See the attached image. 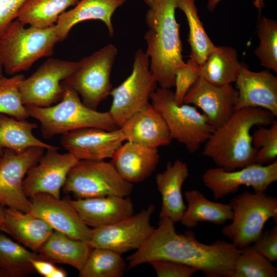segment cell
<instances>
[{"label": "cell", "mask_w": 277, "mask_h": 277, "mask_svg": "<svg viewBox=\"0 0 277 277\" xmlns=\"http://www.w3.org/2000/svg\"><path fill=\"white\" fill-rule=\"evenodd\" d=\"M174 224L169 218H160L157 227L127 258V269L165 260L193 267L207 277H232L241 249L224 240H217L211 245L203 244L196 240L193 231L177 232Z\"/></svg>", "instance_id": "1"}, {"label": "cell", "mask_w": 277, "mask_h": 277, "mask_svg": "<svg viewBox=\"0 0 277 277\" xmlns=\"http://www.w3.org/2000/svg\"><path fill=\"white\" fill-rule=\"evenodd\" d=\"M149 8L144 35L150 69L160 87H174L175 72L185 64L182 56L180 26L175 17L176 0H144Z\"/></svg>", "instance_id": "2"}, {"label": "cell", "mask_w": 277, "mask_h": 277, "mask_svg": "<svg viewBox=\"0 0 277 277\" xmlns=\"http://www.w3.org/2000/svg\"><path fill=\"white\" fill-rule=\"evenodd\" d=\"M274 118L270 112L260 108L235 110L205 142L203 155L227 171L255 163L257 150L252 144L251 129L270 126Z\"/></svg>", "instance_id": "3"}, {"label": "cell", "mask_w": 277, "mask_h": 277, "mask_svg": "<svg viewBox=\"0 0 277 277\" xmlns=\"http://www.w3.org/2000/svg\"><path fill=\"white\" fill-rule=\"evenodd\" d=\"M65 88L62 100L47 107L26 105L29 116L41 124L42 135L46 139L84 128L106 130L119 128L109 112H100L86 106L78 94L69 86Z\"/></svg>", "instance_id": "4"}, {"label": "cell", "mask_w": 277, "mask_h": 277, "mask_svg": "<svg viewBox=\"0 0 277 277\" xmlns=\"http://www.w3.org/2000/svg\"><path fill=\"white\" fill-rule=\"evenodd\" d=\"M25 26L16 19L0 36V61L10 75L27 70L38 60L51 55L60 42L55 24L46 28Z\"/></svg>", "instance_id": "5"}, {"label": "cell", "mask_w": 277, "mask_h": 277, "mask_svg": "<svg viewBox=\"0 0 277 277\" xmlns=\"http://www.w3.org/2000/svg\"><path fill=\"white\" fill-rule=\"evenodd\" d=\"M151 104L163 117L172 139L195 153L215 130L207 117L191 105L176 104L174 92L160 87L152 94Z\"/></svg>", "instance_id": "6"}, {"label": "cell", "mask_w": 277, "mask_h": 277, "mask_svg": "<svg viewBox=\"0 0 277 277\" xmlns=\"http://www.w3.org/2000/svg\"><path fill=\"white\" fill-rule=\"evenodd\" d=\"M233 211L232 222L222 229L223 235L238 248L253 244L262 235L266 222L273 219L276 224L277 198L263 193L247 190L230 201Z\"/></svg>", "instance_id": "7"}, {"label": "cell", "mask_w": 277, "mask_h": 277, "mask_svg": "<svg viewBox=\"0 0 277 277\" xmlns=\"http://www.w3.org/2000/svg\"><path fill=\"white\" fill-rule=\"evenodd\" d=\"M76 199L108 195L127 197L133 185L124 180L110 162L78 160L69 171L62 188Z\"/></svg>", "instance_id": "8"}, {"label": "cell", "mask_w": 277, "mask_h": 277, "mask_svg": "<svg viewBox=\"0 0 277 277\" xmlns=\"http://www.w3.org/2000/svg\"><path fill=\"white\" fill-rule=\"evenodd\" d=\"M117 54L109 44L78 62L75 71L62 84L75 90L88 107L96 110L112 90L110 75Z\"/></svg>", "instance_id": "9"}, {"label": "cell", "mask_w": 277, "mask_h": 277, "mask_svg": "<svg viewBox=\"0 0 277 277\" xmlns=\"http://www.w3.org/2000/svg\"><path fill=\"white\" fill-rule=\"evenodd\" d=\"M157 85L150 69L148 56L142 49L137 50L131 73L110 93L112 101L108 112L118 128L149 103Z\"/></svg>", "instance_id": "10"}, {"label": "cell", "mask_w": 277, "mask_h": 277, "mask_svg": "<svg viewBox=\"0 0 277 277\" xmlns=\"http://www.w3.org/2000/svg\"><path fill=\"white\" fill-rule=\"evenodd\" d=\"M78 62L49 58L22 81L19 91L23 104L39 107L55 105L63 98V82L77 69Z\"/></svg>", "instance_id": "11"}, {"label": "cell", "mask_w": 277, "mask_h": 277, "mask_svg": "<svg viewBox=\"0 0 277 277\" xmlns=\"http://www.w3.org/2000/svg\"><path fill=\"white\" fill-rule=\"evenodd\" d=\"M44 149L32 147L17 153L6 149L0 155V203L5 207L34 215L32 204L24 191L23 181L28 170L43 156Z\"/></svg>", "instance_id": "12"}, {"label": "cell", "mask_w": 277, "mask_h": 277, "mask_svg": "<svg viewBox=\"0 0 277 277\" xmlns=\"http://www.w3.org/2000/svg\"><path fill=\"white\" fill-rule=\"evenodd\" d=\"M155 210L149 205L131 217L115 224L92 229L89 244L93 248H106L121 254L139 248L151 235V224Z\"/></svg>", "instance_id": "13"}, {"label": "cell", "mask_w": 277, "mask_h": 277, "mask_svg": "<svg viewBox=\"0 0 277 277\" xmlns=\"http://www.w3.org/2000/svg\"><path fill=\"white\" fill-rule=\"evenodd\" d=\"M202 181L215 200L236 193L241 186L263 193L277 181V161L266 165L254 163L234 171L219 167L209 168L203 174Z\"/></svg>", "instance_id": "14"}, {"label": "cell", "mask_w": 277, "mask_h": 277, "mask_svg": "<svg viewBox=\"0 0 277 277\" xmlns=\"http://www.w3.org/2000/svg\"><path fill=\"white\" fill-rule=\"evenodd\" d=\"M58 149H47L38 163L27 172L23 181L27 197L38 193H47L60 198L70 169L78 160L70 153H60Z\"/></svg>", "instance_id": "15"}, {"label": "cell", "mask_w": 277, "mask_h": 277, "mask_svg": "<svg viewBox=\"0 0 277 277\" xmlns=\"http://www.w3.org/2000/svg\"><path fill=\"white\" fill-rule=\"evenodd\" d=\"M125 141L120 128L108 131L89 127L63 134L61 144L78 160H104L111 159Z\"/></svg>", "instance_id": "16"}, {"label": "cell", "mask_w": 277, "mask_h": 277, "mask_svg": "<svg viewBox=\"0 0 277 277\" xmlns=\"http://www.w3.org/2000/svg\"><path fill=\"white\" fill-rule=\"evenodd\" d=\"M30 201L34 215L45 221L54 230L89 243L92 229L83 221L69 200H62L42 193L31 197Z\"/></svg>", "instance_id": "17"}, {"label": "cell", "mask_w": 277, "mask_h": 277, "mask_svg": "<svg viewBox=\"0 0 277 277\" xmlns=\"http://www.w3.org/2000/svg\"><path fill=\"white\" fill-rule=\"evenodd\" d=\"M238 91L231 85L215 86L201 76L185 95L183 103L198 107L215 128L223 125L235 111Z\"/></svg>", "instance_id": "18"}, {"label": "cell", "mask_w": 277, "mask_h": 277, "mask_svg": "<svg viewBox=\"0 0 277 277\" xmlns=\"http://www.w3.org/2000/svg\"><path fill=\"white\" fill-rule=\"evenodd\" d=\"M238 99L235 110L260 108L277 116V77L268 70L254 72L242 66L235 82Z\"/></svg>", "instance_id": "19"}, {"label": "cell", "mask_w": 277, "mask_h": 277, "mask_svg": "<svg viewBox=\"0 0 277 277\" xmlns=\"http://www.w3.org/2000/svg\"><path fill=\"white\" fill-rule=\"evenodd\" d=\"M127 141L157 148L173 140L160 112L148 103L132 115L120 128Z\"/></svg>", "instance_id": "20"}, {"label": "cell", "mask_w": 277, "mask_h": 277, "mask_svg": "<svg viewBox=\"0 0 277 277\" xmlns=\"http://www.w3.org/2000/svg\"><path fill=\"white\" fill-rule=\"evenodd\" d=\"M69 201L85 224L93 228L115 224L134 214L128 196L108 195Z\"/></svg>", "instance_id": "21"}, {"label": "cell", "mask_w": 277, "mask_h": 277, "mask_svg": "<svg viewBox=\"0 0 277 277\" xmlns=\"http://www.w3.org/2000/svg\"><path fill=\"white\" fill-rule=\"evenodd\" d=\"M159 160L157 148L127 141L116 151L110 163L124 180L133 184L151 175Z\"/></svg>", "instance_id": "22"}, {"label": "cell", "mask_w": 277, "mask_h": 277, "mask_svg": "<svg viewBox=\"0 0 277 277\" xmlns=\"http://www.w3.org/2000/svg\"><path fill=\"white\" fill-rule=\"evenodd\" d=\"M189 174L187 164L178 159L168 162L166 169L156 174L155 182L162 196L160 218H169L174 223L180 222L186 209L182 188Z\"/></svg>", "instance_id": "23"}, {"label": "cell", "mask_w": 277, "mask_h": 277, "mask_svg": "<svg viewBox=\"0 0 277 277\" xmlns=\"http://www.w3.org/2000/svg\"><path fill=\"white\" fill-rule=\"evenodd\" d=\"M0 230L36 252L54 229L41 218L16 209L5 207Z\"/></svg>", "instance_id": "24"}, {"label": "cell", "mask_w": 277, "mask_h": 277, "mask_svg": "<svg viewBox=\"0 0 277 277\" xmlns=\"http://www.w3.org/2000/svg\"><path fill=\"white\" fill-rule=\"evenodd\" d=\"M125 2L126 0H81L73 8L62 13L55 24L60 42L67 37L74 26L91 19L102 21L108 29L109 35L113 36L112 16Z\"/></svg>", "instance_id": "25"}, {"label": "cell", "mask_w": 277, "mask_h": 277, "mask_svg": "<svg viewBox=\"0 0 277 277\" xmlns=\"http://www.w3.org/2000/svg\"><path fill=\"white\" fill-rule=\"evenodd\" d=\"M92 248L87 242L72 239L54 230L36 253L41 259L68 265L79 271Z\"/></svg>", "instance_id": "26"}, {"label": "cell", "mask_w": 277, "mask_h": 277, "mask_svg": "<svg viewBox=\"0 0 277 277\" xmlns=\"http://www.w3.org/2000/svg\"><path fill=\"white\" fill-rule=\"evenodd\" d=\"M184 195L187 206L180 222L187 228H194L200 222L222 225L232 219L233 211L229 204L209 200L195 189L186 191Z\"/></svg>", "instance_id": "27"}, {"label": "cell", "mask_w": 277, "mask_h": 277, "mask_svg": "<svg viewBox=\"0 0 277 277\" xmlns=\"http://www.w3.org/2000/svg\"><path fill=\"white\" fill-rule=\"evenodd\" d=\"M243 65L236 50L229 46H216L200 66V76L215 86L235 82Z\"/></svg>", "instance_id": "28"}, {"label": "cell", "mask_w": 277, "mask_h": 277, "mask_svg": "<svg viewBox=\"0 0 277 277\" xmlns=\"http://www.w3.org/2000/svg\"><path fill=\"white\" fill-rule=\"evenodd\" d=\"M37 128L36 123L0 114V155L6 149L17 153L32 147H40L46 150L60 149L58 147L46 144L36 138L32 131Z\"/></svg>", "instance_id": "29"}, {"label": "cell", "mask_w": 277, "mask_h": 277, "mask_svg": "<svg viewBox=\"0 0 277 277\" xmlns=\"http://www.w3.org/2000/svg\"><path fill=\"white\" fill-rule=\"evenodd\" d=\"M37 253L0 233V277H24L35 272L31 260Z\"/></svg>", "instance_id": "30"}, {"label": "cell", "mask_w": 277, "mask_h": 277, "mask_svg": "<svg viewBox=\"0 0 277 277\" xmlns=\"http://www.w3.org/2000/svg\"><path fill=\"white\" fill-rule=\"evenodd\" d=\"M81 0H26L17 19L25 25L46 28L54 25L62 13Z\"/></svg>", "instance_id": "31"}, {"label": "cell", "mask_w": 277, "mask_h": 277, "mask_svg": "<svg viewBox=\"0 0 277 277\" xmlns=\"http://www.w3.org/2000/svg\"><path fill=\"white\" fill-rule=\"evenodd\" d=\"M177 8L184 13L189 26L188 42L190 46L189 57L200 66L216 46L207 34L199 17L196 0H176Z\"/></svg>", "instance_id": "32"}, {"label": "cell", "mask_w": 277, "mask_h": 277, "mask_svg": "<svg viewBox=\"0 0 277 277\" xmlns=\"http://www.w3.org/2000/svg\"><path fill=\"white\" fill-rule=\"evenodd\" d=\"M127 267L122 254L108 249L93 248L79 271V276L122 277Z\"/></svg>", "instance_id": "33"}, {"label": "cell", "mask_w": 277, "mask_h": 277, "mask_svg": "<svg viewBox=\"0 0 277 277\" xmlns=\"http://www.w3.org/2000/svg\"><path fill=\"white\" fill-rule=\"evenodd\" d=\"M257 32L260 43L254 51L262 66L277 72V22L262 16Z\"/></svg>", "instance_id": "34"}, {"label": "cell", "mask_w": 277, "mask_h": 277, "mask_svg": "<svg viewBox=\"0 0 277 277\" xmlns=\"http://www.w3.org/2000/svg\"><path fill=\"white\" fill-rule=\"evenodd\" d=\"M25 78L23 74L19 73L10 77L3 76L0 80V114L17 120H26L30 116L19 91Z\"/></svg>", "instance_id": "35"}, {"label": "cell", "mask_w": 277, "mask_h": 277, "mask_svg": "<svg viewBox=\"0 0 277 277\" xmlns=\"http://www.w3.org/2000/svg\"><path fill=\"white\" fill-rule=\"evenodd\" d=\"M232 277H276L277 268L250 246L241 249Z\"/></svg>", "instance_id": "36"}, {"label": "cell", "mask_w": 277, "mask_h": 277, "mask_svg": "<svg viewBox=\"0 0 277 277\" xmlns=\"http://www.w3.org/2000/svg\"><path fill=\"white\" fill-rule=\"evenodd\" d=\"M252 144L257 150L255 163L270 164L277 157V121L274 120L269 128L260 126L251 134Z\"/></svg>", "instance_id": "37"}, {"label": "cell", "mask_w": 277, "mask_h": 277, "mask_svg": "<svg viewBox=\"0 0 277 277\" xmlns=\"http://www.w3.org/2000/svg\"><path fill=\"white\" fill-rule=\"evenodd\" d=\"M200 76V65L193 58H189L185 64L175 72L174 92L177 104L183 103L185 95Z\"/></svg>", "instance_id": "38"}, {"label": "cell", "mask_w": 277, "mask_h": 277, "mask_svg": "<svg viewBox=\"0 0 277 277\" xmlns=\"http://www.w3.org/2000/svg\"><path fill=\"white\" fill-rule=\"evenodd\" d=\"M149 264L158 277H190L198 271L191 266L170 261H154Z\"/></svg>", "instance_id": "39"}, {"label": "cell", "mask_w": 277, "mask_h": 277, "mask_svg": "<svg viewBox=\"0 0 277 277\" xmlns=\"http://www.w3.org/2000/svg\"><path fill=\"white\" fill-rule=\"evenodd\" d=\"M271 262H277V226L263 232L260 237L250 245Z\"/></svg>", "instance_id": "40"}, {"label": "cell", "mask_w": 277, "mask_h": 277, "mask_svg": "<svg viewBox=\"0 0 277 277\" xmlns=\"http://www.w3.org/2000/svg\"><path fill=\"white\" fill-rule=\"evenodd\" d=\"M26 0H0V36L10 23L17 18Z\"/></svg>", "instance_id": "41"}, {"label": "cell", "mask_w": 277, "mask_h": 277, "mask_svg": "<svg viewBox=\"0 0 277 277\" xmlns=\"http://www.w3.org/2000/svg\"><path fill=\"white\" fill-rule=\"evenodd\" d=\"M32 266L35 270L44 277H66L68 274L61 268L57 267L54 263L41 259L31 260Z\"/></svg>", "instance_id": "42"}, {"label": "cell", "mask_w": 277, "mask_h": 277, "mask_svg": "<svg viewBox=\"0 0 277 277\" xmlns=\"http://www.w3.org/2000/svg\"><path fill=\"white\" fill-rule=\"evenodd\" d=\"M221 1L222 0H208L207 4L208 10L210 12H213ZM253 3L258 9L259 13V17H260L261 11L265 8V6L264 0H254Z\"/></svg>", "instance_id": "43"}, {"label": "cell", "mask_w": 277, "mask_h": 277, "mask_svg": "<svg viewBox=\"0 0 277 277\" xmlns=\"http://www.w3.org/2000/svg\"><path fill=\"white\" fill-rule=\"evenodd\" d=\"M5 207H5L3 205L0 203V228L3 222L4 214V210Z\"/></svg>", "instance_id": "44"}, {"label": "cell", "mask_w": 277, "mask_h": 277, "mask_svg": "<svg viewBox=\"0 0 277 277\" xmlns=\"http://www.w3.org/2000/svg\"><path fill=\"white\" fill-rule=\"evenodd\" d=\"M3 70L4 68L3 65L0 61V80L4 76L3 75Z\"/></svg>", "instance_id": "45"}]
</instances>
